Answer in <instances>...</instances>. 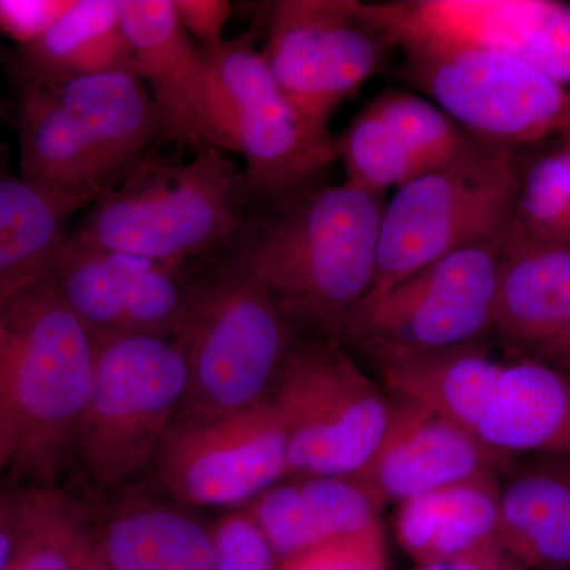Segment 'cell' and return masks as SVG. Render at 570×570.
<instances>
[{
	"mask_svg": "<svg viewBox=\"0 0 570 570\" xmlns=\"http://www.w3.org/2000/svg\"><path fill=\"white\" fill-rule=\"evenodd\" d=\"M75 0H0V31L29 47L41 39L73 6Z\"/></svg>",
	"mask_w": 570,
	"mask_h": 570,
	"instance_id": "4dcf8cb0",
	"label": "cell"
},
{
	"mask_svg": "<svg viewBox=\"0 0 570 570\" xmlns=\"http://www.w3.org/2000/svg\"><path fill=\"white\" fill-rule=\"evenodd\" d=\"M397 40L474 45L519 59L561 85L570 82V6L551 0H400L365 2Z\"/></svg>",
	"mask_w": 570,
	"mask_h": 570,
	"instance_id": "9a60e30c",
	"label": "cell"
},
{
	"mask_svg": "<svg viewBox=\"0 0 570 570\" xmlns=\"http://www.w3.org/2000/svg\"><path fill=\"white\" fill-rule=\"evenodd\" d=\"M24 491L0 489V570H9L22 527Z\"/></svg>",
	"mask_w": 570,
	"mask_h": 570,
	"instance_id": "d6a6232c",
	"label": "cell"
},
{
	"mask_svg": "<svg viewBox=\"0 0 570 570\" xmlns=\"http://www.w3.org/2000/svg\"><path fill=\"white\" fill-rule=\"evenodd\" d=\"M395 401V414L376 452L351 475L381 508L480 475L504 478L519 459L487 448L433 409Z\"/></svg>",
	"mask_w": 570,
	"mask_h": 570,
	"instance_id": "2e32d148",
	"label": "cell"
},
{
	"mask_svg": "<svg viewBox=\"0 0 570 570\" xmlns=\"http://www.w3.org/2000/svg\"><path fill=\"white\" fill-rule=\"evenodd\" d=\"M336 156L346 170V184L365 193L382 195L417 176L407 153L370 107L363 108L335 137Z\"/></svg>",
	"mask_w": 570,
	"mask_h": 570,
	"instance_id": "4316f807",
	"label": "cell"
},
{
	"mask_svg": "<svg viewBox=\"0 0 570 570\" xmlns=\"http://www.w3.org/2000/svg\"><path fill=\"white\" fill-rule=\"evenodd\" d=\"M17 69L24 80L135 71L119 0H75L50 31L21 48Z\"/></svg>",
	"mask_w": 570,
	"mask_h": 570,
	"instance_id": "cb8c5ba5",
	"label": "cell"
},
{
	"mask_svg": "<svg viewBox=\"0 0 570 570\" xmlns=\"http://www.w3.org/2000/svg\"><path fill=\"white\" fill-rule=\"evenodd\" d=\"M502 475H480L400 504L397 535L423 564L497 546L501 534Z\"/></svg>",
	"mask_w": 570,
	"mask_h": 570,
	"instance_id": "603a6c76",
	"label": "cell"
},
{
	"mask_svg": "<svg viewBox=\"0 0 570 570\" xmlns=\"http://www.w3.org/2000/svg\"><path fill=\"white\" fill-rule=\"evenodd\" d=\"M249 204L243 168L223 149L206 146L187 163L146 154L86 208L73 236L184 269L230 246Z\"/></svg>",
	"mask_w": 570,
	"mask_h": 570,
	"instance_id": "3957f363",
	"label": "cell"
},
{
	"mask_svg": "<svg viewBox=\"0 0 570 570\" xmlns=\"http://www.w3.org/2000/svg\"><path fill=\"white\" fill-rule=\"evenodd\" d=\"M94 376V336L52 276L0 305V406L13 422L21 471L48 475L73 453Z\"/></svg>",
	"mask_w": 570,
	"mask_h": 570,
	"instance_id": "5b68a950",
	"label": "cell"
},
{
	"mask_svg": "<svg viewBox=\"0 0 570 570\" xmlns=\"http://www.w3.org/2000/svg\"><path fill=\"white\" fill-rule=\"evenodd\" d=\"M77 570H110V568L105 564L104 558L100 557L99 550H97L96 539H94L91 549L86 551Z\"/></svg>",
	"mask_w": 570,
	"mask_h": 570,
	"instance_id": "8d00e7d4",
	"label": "cell"
},
{
	"mask_svg": "<svg viewBox=\"0 0 570 570\" xmlns=\"http://www.w3.org/2000/svg\"><path fill=\"white\" fill-rule=\"evenodd\" d=\"M276 570H385L382 530L284 560Z\"/></svg>",
	"mask_w": 570,
	"mask_h": 570,
	"instance_id": "f546056e",
	"label": "cell"
},
{
	"mask_svg": "<svg viewBox=\"0 0 570 570\" xmlns=\"http://www.w3.org/2000/svg\"><path fill=\"white\" fill-rule=\"evenodd\" d=\"M570 332V246L502 239L491 336L530 354Z\"/></svg>",
	"mask_w": 570,
	"mask_h": 570,
	"instance_id": "ac0fdd59",
	"label": "cell"
},
{
	"mask_svg": "<svg viewBox=\"0 0 570 570\" xmlns=\"http://www.w3.org/2000/svg\"><path fill=\"white\" fill-rule=\"evenodd\" d=\"M560 134H562V138H564V146L570 148V118L569 121L564 124V127H562Z\"/></svg>",
	"mask_w": 570,
	"mask_h": 570,
	"instance_id": "74e56055",
	"label": "cell"
},
{
	"mask_svg": "<svg viewBox=\"0 0 570 570\" xmlns=\"http://www.w3.org/2000/svg\"><path fill=\"white\" fill-rule=\"evenodd\" d=\"M200 52L217 148L245 159L249 202L266 208L317 187L337 160L335 137L288 99L254 31Z\"/></svg>",
	"mask_w": 570,
	"mask_h": 570,
	"instance_id": "52a82bcc",
	"label": "cell"
},
{
	"mask_svg": "<svg viewBox=\"0 0 570 570\" xmlns=\"http://www.w3.org/2000/svg\"><path fill=\"white\" fill-rule=\"evenodd\" d=\"M384 389L341 341L299 337L272 397L287 436V478H351L365 466L395 414Z\"/></svg>",
	"mask_w": 570,
	"mask_h": 570,
	"instance_id": "30bf717a",
	"label": "cell"
},
{
	"mask_svg": "<svg viewBox=\"0 0 570 570\" xmlns=\"http://www.w3.org/2000/svg\"><path fill=\"white\" fill-rule=\"evenodd\" d=\"M91 517L55 487L24 490L20 542L9 570H77L94 542Z\"/></svg>",
	"mask_w": 570,
	"mask_h": 570,
	"instance_id": "d4e9b609",
	"label": "cell"
},
{
	"mask_svg": "<svg viewBox=\"0 0 570 570\" xmlns=\"http://www.w3.org/2000/svg\"><path fill=\"white\" fill-rule=\"evenodd\" d=\"M395 400L445 415L513 456L570 455V377L534 356L498 358L491 344L420 351L356 343Z\"/></svg>",
	"mask_w": 570,
	"mask_h": 570,
	"instance_id": "7a4b0ae2",
	"label": "cell"
},
{
	"mask_svg": "<svg viewBox=\"0 0 570 570\" xmlns=\"http://www.w3.org/2000/svg\"><path fill=\"white\" fill-rule=\"evenodd\" d=\"M502 239L456 250L366 299L343 340L420 351L487 341L493 332Z\"/></svg>",
	"mask_w": 570,
	"mask_h": 570,
	"instance_id": "4fadbf2b",
	"label": "cell"
},
{
	"mask_svg": "<svg viewBox=\"0 0 570 570\" xmlns=\"http://www.w3.org/2000/svg\"><path fill=\"white\" fill-rule=\"evenodd\" d=\"M422 570H523L501 543L464 557L426 564Z\"/></svg>",
	"mask_w": 570,
	"mask_h": 570,
	"instance_id": "836d02e7",
	"label": "cell"
},
{
	"mask_svg": "<svg viewBox=\"0 0 570 570\" xmlns=\"http://www.w3.org/2000/svg\"><path fill=\"white\" fill-rule=\"evenodd\" d=\"M135 71L163 119L165 138L194 151L217 148L200 47L176 14L174 0H119Z\"/></svg>",
	"mask_w": 570,
	"mask_h": 570,
	"instance_id": "e0dca14e",
	"label": "cell"
},
{
	"mask_svg": "<svg viewBox=\"0 0 570 570\" xmlns=\"http://www.w3.org/2000/svg\"><path fill=\"white\" fill-rule=\"evenodd\" d=\"M268 20L269 69L288 99L324 126L396 50L358 0H279Z\"/></svg>",
	"mask_w": 570,
	"mask_h": 570,
	"instance_id": "7c38bea8",
	"label": "cell"
},
{
	"mask_svg": "<svg viewBox=\"0 0 570 570\" xmlns=\"http://www.w3.org/2000/svg\"><path fill=\"white\" fill-rule=\"evenodd\" d=\"M174 7L184 31L200 40L202 47L223 41V32L232 13V3L225 0H174Z\"/></svg>",
	"mask_w": 570,
	"mask_h": 570,
	"instance_id": "1f68e13d",
	"label": "cell"
},
{
	"mask_svg": "<svg viewBox=\"0 0 570 570\" xmlns=\"http://www.w3.org/2000/svg\"><path fill=\"white\" fill-rule=\"evenodd\" d=\"M527 355L534 356L540 362L557 367L558 371L570 377V332L568 335L558 337V340L551 341L546 346L535 348Z\"/></svg>",
	"mask_w": 570,
	"mask_h": 570,
	"instance_id": "e575fe53",
	"label": "cell"
},
{
	"mask_svg": "<svg viewBox=\"0 0 570 570\" xmlns=\"http://www.w3.org/2000/svg\"><path fill=\"white\" fill-rule=\"evenodd\" d=\"M187 385L179 337L94 336L91 393L71 453L85 474L118 490L145 471L178 417Z\"/></svg>",
	"mask_w": 570,
	"mask_h": 570,
	"instance_id": "9c48e42d",
	"label": "cell"
},
{
	"mask_svg": "<svg viewBox=\"0 0 570 570\" xmlns=\"http://www.w3.org/2000/svg\"><path fill=\"white\" fill-rule=\"evenodd\" d=\"M521 175L512 149L474 140L453 163L401 186L382 214L376 277L366 299L456 250L504 238Z\"/></svg>",
	"mask_w": 570,
	"mask_h": 570,
	"instance_id": "ba28073f",
	"label": "cell"
},
{
	"mask_svg": "<svg viewBox=\"0 0 570 570\" xmlns=\"http://www.w3.org/2000/svg\"><path fill=\"white\" fill-rule=\"evenodd\" d=\"M499 542L523 570H570V455H524L502 478Z\"/></svg>",
	"mask_w": 570,
	"mask_h": 570,
	"instance_id": "44dd1931",
	"label": "cell"
},
{
	"mask_svg": "<svg viewBox=\"0 0 570 570\" xmlns=\"http://www.w3.org/2000/svg\"><path fill=\"white\" fill-rule=\"evenodd\" d=\"M382 195L317 186L249 217L220 257L264 287L299 330L343 340L376 277Z\"/></svg>",
	"mask_w": 570,
	"mask_h": 570,
	"instance_id": "6da1fadb",
	"label": "cell"
},
{
	"mask_svg": "<svg viewBox=\"0 0 570 570\" xmlns=\"http://www.w3.org/2000/svg\"><path fill=\"white\" fill-rule=\"evenodd\" d=\"M21 176L55 190L102 193L165 138L137 71L59 80L21 78Z\"/></svg>",
	"mask_w": 570,
	"mask_h": 570,
	"instance_id": "277c9868",
	"label": "cell"
},
{
	"mask_svg": "<svg viewBox=\"0 0 570 570\" xmlns=\"http://www.w3.org/2000/svg\"><path fill=\"white\" fill-rule=\"evenodd\" d=\"M189 277L183 341L189 385L175 422L227 417L272 401L298 328L275 298L220 255Z\"/></svg>",
	"mask_w": 570,
	"mask_h": 570,
	"instance_id": "8992f818",
	"label": "cell"
},
{
	"mask_svg": "<svg viewBox=\"0 0 570 570\" xmlns=\"http://www.w3.org/2000/svg\"><path fill=\"white\" fill-rule=\"evenodd\" d=\"M97 190H55L0 167V305L52 275L70 242L75 214Z\"/></svg>",
	"mask_w": 570,
	"mask_h": 570,
	"instance_id": "ffe728a7",
	"label": "cell"
},
{
	"mask_svg": "<svg viewBox=\"0 0 570 570\" xmlns=\"http://www.w3.org/2000/svg\"><path fill=\"white\" fill-rule=\"evenodd\" d=\"M367 107L387 124L417 176L453 163L475 140L438 105L412 92L387 89Z\"/></svg>",
	"mask_w": 570,
	"mask_h": 570,
	"instance_id": "484cf974",
	"label": "cell"
},
{
	"mask_svg": "<svg viewBox=\"0 0 570 570\" xmlns=\"http://www.w3.org/2000/svg\"><path fill=\"white\" fill-rule=\"evenodd\" d=\"M509 232L528 239L570 246V148L546 154L521 175Z\"/></svg>",
	"mask_w": 570,
	"mask_h": 570,
	"instance_id": "83f0119b",
	"label": "cell"
},
{
	"mask_svg": "<svg viewBox=\"0 0 570 570\" xmlns=\"http://www.w3.org/2000/svg\"><path fill=\"white\" fill-rule=\"evenodd\" d=\"M154 464L165 493L187 508L253 504L287 478V436L268 401L227 417L175 422Z\"/></svg>",
	"mask_w": 570,
	"mask_h": 570,
	"instance_id": "5bb4252c",
	"label": "cell"
},
{
	"mask_svg": "<svg viewBox=\"0 0 570 570\" xmlns=\"http://www.w3.org/2000/svg\"><path fill=\"white\" fill-rule=\"evenodd\" d=\"M381 510L352 478H302L265 491L246 512L284 561L382 530Z\"/></svg>",
	"mask_w": 570,
	"mask_h": 570,
	"instance_id": "d6986e66",
	"label": "cell"
},
{
	"mask_svg": "<svg viewBox=\"0 0 570 570\" xmlns=\"http://www.w3.org/2000/svg\"><path fill=\"white\" fill-rule=\"evenodd\" d=\"M395 48L401 77L480 142L513 151L569 121L568 88L519 59L430 39L397 40Z\"/></svg>",
	"mask_w": 570,
	"mask_h": 570,
	"instance_id": "8fae6325",
	"label": "cell"
},
{
	"mask_svg": "<svg viewBox=\"0 0 570 570\" xmlns=\"http://www.w3.org/2000/svg\"><path fill=\"white\" fill-rule=\"evenodd\" d=\"M216 570H276V554L249 513L225 517L216 528Z\"/></svg>",
	"mask_w": 570,
	"mask_h": 570,
	"instance_id": "f1b7e54d",
	"label": "cell"
},
{
	"mask_svg": "<svg viewBox=\"0 0 570 570\" xmlns=\"http://www.w3.org/2000/svg\"><path fill=\"white\" fill-rule=\"evenodd\" d=\"M110 570H216V530L189 510L124 499L94 528Z\"/></svg>",
	"mask_w": 570,
	"mask_h": 570,
	"instance_id": "7402d4cb",
	"label": "cell"
},
{
	"mask_svg": "<svg viewBox=\"0 0 570 570\" xmlns=\"http://www.w3.org/2000/svg\"><path fill=\"white\" fill-rule=\"evenodd\" d=\"M18 450V434L14 430L13 422L0 406V479L3 471L13 464L14 455Z\"/></svg>",
	"mask_w": 570,
	"mask_h": 570,
	"instance_id": "d590c367",
	"label": "cell"
}]
</instances>
